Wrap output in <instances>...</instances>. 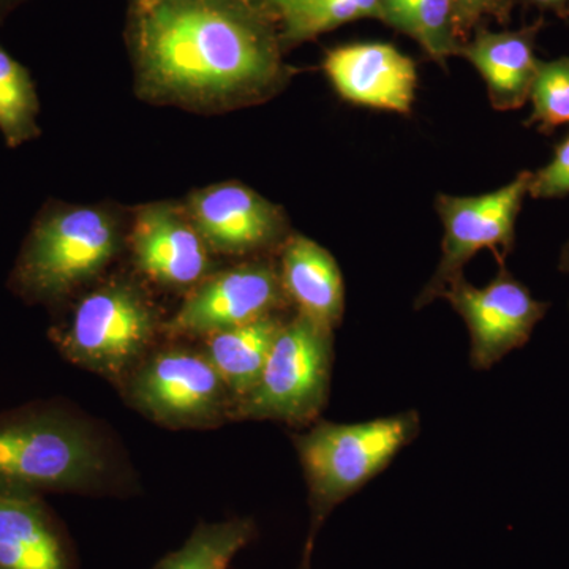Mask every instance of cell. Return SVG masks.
Returning a JSON list of instances; mask_svg holds the SVG:
<instances>
[{"instance_id": "obj_1", "label": "cell", "mask_w": 569, "mask_h": 569, "mask_svg": "<svg viewBox=\"0 0 569 569\" xmlns=\"http://www.w3.org/2000/svg\"><path fill=\"white\" fill-rule=\"evenodd\" d=\"M142 78L183 100H252L277 88L280 63L263 28L222 0H151L138 24Z\"/></svg>"}, {"instance_id": "obj_2", "label": "cell", "mask_w": 569, "mask_h": 569, "mask_svg": "<svg viewBox=\"0 0 569 569\" xmlns=\"http://www.w3.org/2000/svg\"><path fill=\"white\" fill-rule=\"evenodd\" d=\"M419 425V415L411 410L356 425L320 421L293 437L312 509L309 539L316 541L332 509L365 488L417 438Z\"/></svg>"}, {"instance_id": "obj_3", "label": "cell", "mask_w": 569, "mask_h": 569, "mask_svg": "<svg viewBox=\"0 0 569 569\" xmlns=\"http://www.w3.org/2000/svg\"><path fill=\"white\" fill-rule=\"evenodd\" d=\"M104 468L91 432L56 408H22L0 417V490L31 496L82 490L99 481Z\"/></svg>"}, {"instance_id": "obj_4", "label": "cell", "mask_w": 569, "mask_h": 569, "mask_svg": "<svg viewBox=\"0 0 569 569\" xmlns=\"http://www.w3.org/2000/svg\"><path fill=\"white\" fill-rule=\"evenodd\" d=\"M118 244V224L102 209H44L26 239L11 287L29 301H58L103 271Z\"/></svg>"}, {"instance_id": "obj_5", "label": "cell", "mask_w": 569, "mask_h": 569, "mask_svg": "<svg viewBox=\"0 0 569 569\" xmlns=\"http://www.w3.org/2000/svg\"><path fill=\"white\" fill-rule=\"evenodd\" d=\"M335 332L296 313L284 321L257 385L233 403V417L309 425L328 402Z\"/></svg>"}, {"instance_id": "obj_6", "label": "cell", "mask_w": 569, "mask_h": 569, "mask_svg": "<svg viewBox=\"0 0 569 569\" xmlns=\"http://www.w3.org/2000/svg\"><path fill=\"white\" fill-rule=\"evenodd\" d=\"M530 179V171H522L496 192L478 197L438 194L436 208L445 231L441 260L436 274L418 296L417 309L441 298L482 249L490 250L498 264L505 266L508 254L515 250L516 222L529 194Z\"/></svg>"}, {"instance_id": "obj_7", "label": "cell", "mask_w": 569, "mask_h": 569, "mask_svg": "<svg viewBox=\"0 0 569 569\" xmlns=\"http://www.w3.org/2000/svg\"><path fill=\"white\" fill-rule=\"evenodd\" d=\"M153 332L149 302L130 284L114 283L82 298L56 342L77 365L119 378L144 353Z\"/></svg>"}, {"instance_id": "obj_8", "label": "cell", "mask_w": 569, "mask_h": 569, "mask_svg": "<svg viewBox=\"0 0 569 569\" xmlns=\"http://www.w3.org/2000/svg\"><path fill=\"white\" fill-rule=\"evenodd\" d=\"M441 298L466 321L470 335V365L488 370L512 350L529 342L535 326L546 317L549 302L537 301L529 288L500 266L486 287L459 277Z\"/></svg>"}, {"instance_id": "obj_9", "label": "cell", "mask_w": 569, "mask_h": 569, "mask_svg": "<svg viewBox=\"0 0 569 569\" xmlns=\"http://www.w3.org/2000/svg\"><path fill=\"white\" fill-rule=\"evenodd\" d=\"M130 395L149 417L173 427L211 425L233 399L206 355L162 351L134 373Z\"/></svg>"}, {"instance_id": "obj_10", "label": "cell", "mask_w": 569, "mask_h": 569, "mask_svg": "<svg viewBox=\"0 0 569 569\" xmlns=\"http://www.w3.org/2000/svg\"><path fill=\"white\" fill-rule=\"evenodd\" d=\"M274 266L253 261L206 280L168 321L173 336H212L272 316L287 305Z\"/></svg>"}, {"instance_id": "obj_11", "label": "cell", "mask_w": 569, "mask_h": 569, "mask_svg": "<svg viewBox=\"0 0 569 569\" xmlns=\"http://www.w3.org/2000/svg\"><path fill=\"white\" fill-rule=\"evenodd\" d=\"M190 217L206 244L222 253L269 249L287 231L279 206L242 183H220L194 193Z\"/></svg>"}, {"instance_id": "obj_12", "label": "cell", "mask_w": 569, "mask_h": 569, "mask_svg": "<svg viewBox=\"0 0 569 569\" xmlns=\"http://www.w3.org/2000/svg\"><path fill=\"white\" fill-rule=\"evenodd\" d=\"M325 71L347 102L410 114L417 93V66L388 43H353L329 51Z\"/></svg>"}, {"instance_id": "obj_13", "label": "cell", "mask_w": 569, "mask_h": 569, "mask_svg": "<svg viewBox=\"0 0 569 569\" xmlns=\"http://www.w3.org/2000/svg\"><path fill=\"white\" fill-rule=\"evenodd\" d=\"M0 569H78L69 535L40 496L0 490Z\"/></svg>"}, {"instance_id": "obj_14", "label": "cell", "mask_w": 569, "mask_h": 569, "mask_svg": "<svg viewBox=\"0 0 569 569\" xmlns=\"http://www.w3.org/2000/svg\"><path fill=\"white\" fill-rule=\"evenodd\" d=\"M132 247L138 268L171 287L197 283L209 269L203 238L170 206H149L138 213Z\"/></svg>"}, {"instance_id": "obj_15", "label": "cell", "mask_w": 569, "mask_h": 569, "mask_svg": "<svg viewBox=\"0 0 569 569\" xmlns=\"http://www.w3.org/2000/svg\"><path fill=\"white\" fill-rule=\"evenodd\" d=\"M279 274L298 313L335 332L343 320L346 287L331 252L306 236H291L282 247Z\"/></svg>"}, {"instance_id": "obj_16", "label": "cell", "mask_w": 569, "mask_h": 569, "mask_svg": "<svg viewBox=\"0 0 569 569\" xmlns=\"http://www.w3.org/2000/svg\"><path fill=\"white\" fill-rule=\"evenodd\" d=\"M537 22L516 32H481L459 52L473 63L488 86L490 104L497 111L519 110L529 102L539 62L535 39Z\"/></svg>"}, {"instance_id": "obj_17", "label": "cell", "mask_w": 569, "mask_h": 569, "mask_svg": "<svg viewBox=\"0 0 569 569\" xmlns=\"http://www.w3.org/2000/svg\"><path fill=\"white\" fill-rule=\"evenodd\" d=\"M283 325V318L272 313L208 337L206 358L222 377L234 402L257 385Z\"/></svg>"}, {"instance_id": "obj_18", "label": "cell", "mask_w": 569, "mask_h": 569, "mask_svg": "<svg viewBox=\"0 0 569 569\" xmlns=\"http://www.w3.org/2000/svg\"><path fill=\"white\" fill-rule=\"evenodd\" d=\"M254 538L257 526L249 518L201 522L181 548L164 556L153 569H228Z\"/></svg>"}, {"instance_id": "obj_19", "label": "cell", "mask_w": 569, "mask_h": 569, "mask_svg": "<svg viewBox=\"0 0 569 569\" xmlns=\"http://www.w3.org/2000/svg\"><path fill=\"white\" fill-rule=\"evenodd\" d=\"M383 20L413 37L430 58L445 63L459 51L452 0H380Z\"/></svg>"}, {"instance_id": "obj_20", "label": "cell", "mask_w": 569, "mask_h": 569, "mask_svg": "<svg viewBox=\"0 0 569 569\" xmlns=\"http://www.w3.org/2000/svg\"><path fill=\"white\" fill-rule=\"evenodd\" d=\"M39 97L31 73L0 47V132L10 148L39 137Z\"/></svg>"}, {"instance_id": "obj_21", "label": "cell", "mask_w": 569, "mask_h": 569, "mask_svg": "<svg viewBox=\"0 0 569 569\" xmlns=\"http://www.w3.org/2000/svg\"><path fill=\"white\" fill-rule=\"evenodd\" d=\"M287 39L305 40L359 18H381L380 0H321L282 10Z\"/></svg>"}, {"instance_id": "obj_22", "label": "cell", "mask_w": 569, "mask_h": 569, "mask_svg": "<svg viewBox=\"0 0 569 569\" xmlns=\"http://www.w3.org/2000/svg\"><path fill=\"white\" fill-rule=\"evenodd\" d=\"M533 111L527 127H537L542 134H552L569 123V58L539 62L537 78L530 91Z\"/></svg>"}, {"instance_id": "obj_23", "label": "cell", "mask_w": 569, "mask_h": 569, "mask_svg": "<svg viewBox=\"0 0 569 569\" xmlns=\"http://www.w3.org/2000/svg\"><path fill=\"white\" fill-rule=\"evenodd\" d=\"M529 194L535 200H553L569 194V133L553 148L552 160L531 173Z\"/></svg>"}, {"instance_id": "obj_24", "label": "cell", "mask_w": 569, "mask_h": 569, "mask_svg": "<svg viewBox=\"0 0 569 569\" xmlns=\"http://www.w3.org/2000/svg\"><path fill=\"white\" fill-rule=\"evenodd\" d=\"M455 17L463 22H473L485 13L501 14L508 10L509 0H452Z\"/></svg>"}, {"instance_id": "obj_25", "label": "cell", "mask_w": 569, "mask_h": 569, "mask_svg": "<svg viewBox=\"0 0 569 569\" xmlns=\"http://www.w3.org/2000/svg\"><path fill=\"white\" fill-rule=\"evenodd\" d=\"M529 2L559 14H569V0H529Z\"/></svg>"}, {"instance_id": "obj_26", "label": "cell", "mask_w": 569, "mask_h": 569, "mask_svg": "<svg viewBox=\"0 0 569 569\" xmlns=\"http://www.w3.org/2000/svg\"><path fill=\"white\" fill-rule=\"evenodd\" d=\"M313 542L316 541H312V539L307 538L305 552H302L301 565H299L298 569H312Z\"/></svg>"}, {"instance_id": "obj_27", "label": "cell", "mask_w": 569, "mask_h": 569, "mask_svg": "<svg viewBox=\"0 0 569 569\" xmlns=\"http://www.w3.org/2000/svg\"><path fill=\"white\" fill-rule=\"evenodd\" d=\"M559 269L565 274H569V241L561 249Z\"/></svg>"}, {"instance_id": "obj_28", "label": "cell", "mask_w": 569, "mask_h": 569, "mask_svg": "<svg viewBox=\"0 0 569 569\" xmlns=\"http://www.w3.org/2000/svg\"><path fill=\"white\" fill-rule=\"evenodd\" d=\"M20 2L21 0H0V20H2V18Z\"/></svg>"}, {"instance_id": "obj_29", "label": "cell", "mask_w": 569, "mask_h": 569, "mask_svg": "<svg viewBox=\"0 0 569 569\" xmlns=\"http://www.w3.org/2000/svg\"><path fill=\"white\" fill-rule=\"evenodd\" d=\"M271 2H274L276 6L280 7V10H283L284 7L291 6V3H295L296 0H271Z\"/></svg>"}]
</instances>
